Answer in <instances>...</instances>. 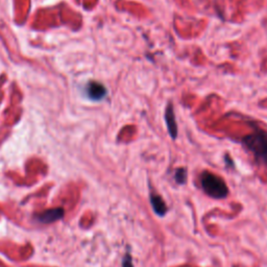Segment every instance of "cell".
<instances>
[{
	"label": "cell",
	"instance_id": "cell-3",
	"mask_svg": "<svg viewBox=\"0 0 267 267\" xmlns=\"http://www.w3.org/2000/svg\"><path fill=\"white\" fill-rule=\"evenodd\" d=\"M86 94L91 100H101L106 95L105 87L98 82H89L86 86Z\"/></svg>",
	"mask_w": 267,
	"mask_h": 267
},
{
	"label": "cell",
	"instance_id": "cell-4",
	"mask_svg": "<svg viewBox=\"0 0 267 267\" xmlns=\"http://www.w3.org/2000/svg\"><path fill=\"white\" fill-rule=\"evenodd\" d=\"M165 121H166L167 128H168V131H169L171 138L175 139L177 136V126H176V122H175V116H174L172 103H169L167 105V109L165 111Z\"/></svg>",
	"mask_w": 267,
	"mask_h": 267
},
{
	"label": "cell",
	"instance_id": "cell-8",
	"mask_svg": "<svg viewBox=\"0 0 267 267\" xmlns=\"http://www.w3.org/2000/svg\"><path fill=\"white\" fill-rule=\"evenodd\" d=\"M122 267H134L132 256L130 253H127V255L124 256L123 261H122Z\"/></svg>",
	"mask_w": 267,
	"mask_h": 267
},
{
	"label": "cell",
	"instance_id": "cell-5",
	"mask_svg": "<svg viewBox=\"0 0 267 267\" xmlns=\"http://www.w3.org/2000/svg\"><path fill=\"white\" fill-rule=\"evenodd\" d=\"M150 204L152 206V209L157 215L163 217L167 213V206L164 202V200L160 197L159 194L152 192L150 194Z\"/></svg>",
	"mask_w": 267,
	"mask_h": 267
},
{
	"label": "cell",
	"instance_id": "cell-6",
	"mask_svg": "<svg viewBox=\"0 0 267 267\" xmlns=\"http://www.w3.org/2000/svg\"><path fill=\"white\" fill-rule=\"evenodd\" d=\"M62 214H63V211L61 209H52V210L46 211L43 213V214H41L40 220L45 222V223L52 222V221L59 219L62 216Z\"/></svg>",
	"mask_w": 267,
	"mask_h": 267
},
{
	"label": "cell",
	"instance_id": "cell-1",
	"mask_svg": "<svg viewBox=\"0 0 267 267\" xmlns=\"http://www.w3.org/2000/svg\"><path fill=\"white\" fill-rule=\"evenodd\" d=\"M242 143L250 150L257 161L267 166V133L262 130H256L254 133L245 136Z\"/></svg>",
	"mask_w": 267,
	"mask_h": 267
},
{
	"label": "cell",
	"instance_id": "cell-7",
	"mask_svg": "<svg viewBox=\"0 0 267 267\" xmlns=\"http://www.w3.org/2000/svg\"><path fill=\"white\" fill-rule=\"evenodd\" d=\"M175 182L180 185H184L187 182V170L185 168L176 169L174 174Z\"/></svg>",
	"mask_w": 267,
	"mask_h": 267
},
{
	"label": "cell",
	"instance_id": "cell-2",
	"mask_svg": "<svg viewBox=\"0 0 267 267\" xmlns=\"http://www.w3.org/2000/svg\"><path fill=\"white\" fill-rule=\"evenodd\" d=\"M201 186L204 192L212 199L223 200L228 195V188L225 182L218 175L209 171L202 173Z\"/></svg>",
	"mask_w": 267,
	"mask_h": 267
}]
</instances>
